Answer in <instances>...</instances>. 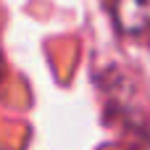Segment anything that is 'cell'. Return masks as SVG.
<instances>
[{"instance_id": "cell-1", "label": "cell", "mask_w": 150, "mask_h": 150, "mask_svg": "<svg viewBox=\"0 0 150 150\" xmlns=\"http://www.w3.org/2000/svg\"><path fill=\"white\" fill-rule=\"evenodd\" d=\"M111 13L124 34H142L150 29V0H113Z\"/></svg>"}, {"instance_id": "cell-2", "label": "cell", "mask_w": 150, "mask_h": 150, "mask_svg": "<svg viewBox=\"0 0 150 150\" xmlns=\"http://www.w3.org/2000/svg\"><path fill=\"white\" fill-rule=\"evenodd\" d=\"M3 74H5V66H3V61H0V79H3Z\"/></svg>"}]
</instances>
